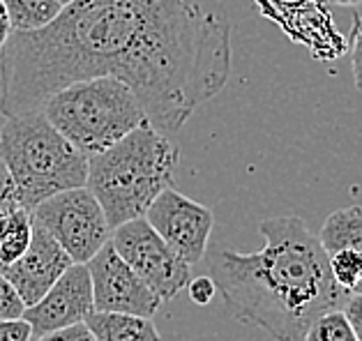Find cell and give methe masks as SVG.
Instances as JSON below:
<instances>
[{
	"mask_svg": "<svg viewBox=\"0 0 362 341\" xmlns=\"http://www.w3.org/2000/svg\"><path fill=\"white\" fill-rule=\"evenodd\" d=\"M14 208H21L19 205V198H16L14 182L10 178V173H7L5 164L0 162V215L12 213Z\"/></svg>",
	"mask_w": 362,
	"mask_h": 341,
	"instance_id": "603a6c76",
	"label": "cell"
},
{
	"mask_svg": "<svg viewBox=\"0 0 362 341\" xmlns=\"http://www.w3.org/2000/svg\"><path fill=\"white\" fill-rule=\"evenodd\" d=\"M319 242L325 253L337 249H356L362 253V208L349 205L334 210L323 224Z\"/></svg>",
	"mask_w": 362,
	"mask_h": 341,
	"instance_id": "4fadbf2b",
	"label": "cell"
},
{
	"mask_svg": "<svg viewBox=\"0 0 362 341\" xmlns=\"http://www.w3.org/2000/svg\"><path fill=\"white\" fill-rule=\"evenodd\" d=\"M30 217L74 263H88L111 238V226L100 201L86 185L47 196L30 210Z\"/></svg>",
	"mask_w": 362,
	"mask_h": 341,
	"instance_id": "8992f818",
	"label": "cell"
},
{
	"mask_svg": "<svg viewBox=\"0 0 362 341\" xmlns=\"http://www.w3.org/2000/svg\"><path fill=\"white\" fill-rule=\"evenodd\" d=\"M305 341H358V337L344 309H330L309 323Z\"/></svg>",
	"mask_w": 362,
	"mask_h": 341,
	"instance_id": "2e32d148",
	"label": "cell"
},
{
	"mask_svg": "<svg viewBox=\"0 0 362 341\" xmlns=\"http://www.w3.org/2000/svg\"><path fill=\"white\" fill-rule=\"evenodd\" d=\"M180 152L150 122L132 129L107 150L88 157L86 187L100 201L111 229L146 217L150 203L173 185Z\"/></svg>",
	"mask_w": 362,
	"mask_h": 341,
	"instance_id": "3957f363",
	"label": "cell"
},
{
	"mask_svg": "<svg viewBox=\"0 0 362 341\" xmlns=\"http://www.w3.org/2000/svg\"><path fill=\"white\" fill-rule=\"evenodd\" d=\"M37 341H95V339H93L90 328H88L83 321V323H74V325H67V328L51 330L47 335H40Z\"/></svg>",
	"mask_w": 362,
	"mask_h": 341,
	"instance_id": "ffe728a7",
	"label": "cell"
},
{
	"mask_svg": "<svg viewBox=\"0 0 362 341\" xmlns=\"http://www.w3.org/2000/svg\"><path fill=\"white\" fill-rule=\"evenodd\" d=\"M58 3H63V5H69V3H72V0H58Z\"/></svg>",
	"mask_w": 362,
	"mask_h": 341,
	"instance_id": "83f0119b",
	"label": "cell"
},
{
	"mask_svg": "<svg viewBox=\"0 0 362 341\" xmlns=\"http://www.w3.org/2000/svg\"><path fill=\"white\" fill-rule=\"evenodd\" d=\"M330 275L344 291L358 293L362 286V253L356 249H337L328 253Z\"/></svg>",
	"mask_w": 362,
	"mask_h": 341,
	"instance_id": "e0dca14e",
	"label": "cell"
},
{
	"mask_svg": "<svg viewBox=\"0 0 362 341\" xmlns=\"http://www.w3.org/2000/svg\"><path fill=\"white\" fill-rule=\"evenodd\" d=\"M10 35H12V21H10V14H7L5 3L0 0V51H3V47L7 44Z\"/></svg>",
	"mask_w": 362,
	"mask_h": 341,
	"instance_id": "d4e9b609",
	"label": "cell"
},
{
	"mask_svg": "<svg viewBox=\"0 0 362 341\" xmlns=\"http://www.w3.org/2000/svg\"><path fill=\"white\" fill-rule=\"evenodd\" d=\"M74 261L69 258V253L42 226L33 224L28 249L14 263L0 265V273L10 279L25 307H30L58 282V277Z\"/></svg>",
	"mask_w": 362,
	"mask_h": 341,
	"instance_id": "8fae6325",
	"label": "cell"
},
{
	"mask_svg": "<svg viewBox=\"0 0 362 341\" xmlns=\"http://www.w3.org/2000/svg\"><path fill=\"white\" fill-rule=\"evenodd\" d=\"M187 291H189V300L194 304H199V307H206V304L213 302L217 288H215V282L210 277H197V279H189Z\"/></svg>",
	"mask_w": 362,
	"mask_h": 341,
	"instance_id": "7402d4cb",
	"label": "cell"
},
{
	"mask_svg": "<svg viewBox=\"0 0 362 341\" xmlns=\"http://www.w3.org/2000/svg\"><path fill=\"white\" fill-rule=\"evenodd\" d=\"M33 238V217L30 210L14 208L5 215L3 226V242H0V265L14 263L21 253L28 249Z\"/></svg>",
	"mask_w": 362,
	"mask_h": 341,
	"instance_id": "9a60e30c",
	"label": "cell"
},
{
	"mask_svg": "<svg viewBox=\"0 0 362 341\" xmlns=\"http://www.w3.org/2000/svg\"><path fill=\"white\" fill-rule=\"evenodd\" d=\"M10 14L12 30L30 32L49 25L56 16L63 12V3L58 0H3Z\"/></svg>",
	"mask_w": 362,
	"mask_h": 341,
	"instance_id": "5bb4252c",
	"label": "cell"
},
{
	"mask_svg": "<svg viewBox=\"0 0 362 341\" xmlns=\"http://www.w3.org/2000/svg\"><path fill=\"white\" fill-rule=\"evenodd\" d=\"M0 162L14 182L19 205L25 210L58 191L83 187L88 180V157L42 111L5 118L0 129Z\"/></svg>",
	"mask_w": 362,
	"mask_h": 341,
	"instance_id": "277c9868",
	"label": "cell"
},
{
	"mask_svg": "<svg viewBox=\"0 0 362 341\" xmlns=\"http://www.w3.org/2000/svg\"><path fill=\"white\" fill-rule=\"evenodd\" d=\"M40 111L86 157L141 127L146 109L136 92L116 76H93L67 83L42 102Z\"/></svg>",
	"mask_w": 362,
	"mask_h": 341,
	"instance_id": "5b68a950",
	"label": "cell"
},
{
	"mask_svg": "<svg viewBox=\"0 0 362 341\" xmlns=\"http://www.w3.org/2000/svg\"><path fill=\"white\" fill-rule=\"evenodd\" d=\"M259 233L266 240L259 251H206L208 277L233 321L266 330L275 341H305L309 323L341 309L349 291L332 279L328 253L300 217H272Z\"/></svg>",
	"mask_w": 362,
	"mask_h": 341,
	"instance_id": "7a4b0ae2",
	"label": "cell"
},
{
	"mask_svg": "<svg viewBox=\"0 0 362 341\" xmlns=\"http://www.w3.org/2000/svg\"><path fill=\"white\" fill-rule=\"evenodd\" d=\"M328 3H332V5H358V3H362V0H328Z\"/></svg>",
	"mask_w": 362,
	"mask_h": 341,
	"instance_id": "484cf974",
	"label": "cell"
},
{
	"mask_svg": "<svg viewBox=\"0 0 362 341\" xmlns=\"http://www.w3.org/2000/svg\"><path fill=\"white\" fill-rule=\"evenodd\" d=\"M93 311L95 302L88 265L72 263L37 302L23 309V318L30 323L33 335L40 337L51 330L83 323Z\"/></svg>",
	"mask_w": 362,
	"mask_h": 341,
	"instance_id": "30bf717a",
	"label": "cell"
},
{
	"mask_svg": "<svg viewBox=\"0 0 362 341\" xmlns=\"http://www.w3.org/2000/svg\"><path fill=\"white\" fill-rule=\"evenodd\" d=\"M3 226H5V215H0V242H3Z\"/></svg>",
	"mask_w": 362,
	"mask_h": 341,
	"instance_id": "4316f807",
	"label": "cell"
},
{
	"mask_svg": "<svg viewBox=\"0 0 362 341\" xmlns=\"http://www.w3.org/2000/svg\"><path fill=\"white\" fill-rule=\"evenodd\" d=\"M95 341H162L153 318L118 311H93L86 318Z\"/></svg>",
	"mask_w": 362,
	"mask_h": 341,
	"instance_id": "7c38bea8",
	"label": "cell"
},
{
	"mask_svg": "<svg viewBox=\"0 0 362 341\" xmlns=\"http://www.w3.org/2000/svg\"><path fill=\"white\" fill-rule=\"evenodd\" d=\"M146 220L185 263L197 265L206 258L215 226V217L206 205L166 187L146 210Z\"/></svg>",
	"mask_w": 362,
	"mask_h": 341,
	"instance_id": "ba28073f",
	"label": "cell"
},
{
	"mask_svg": "<svg viewBox=\"0 0 362 341\" xmlns=\"http://www.w3.org/2000/svg\"><path fill=\"white\" fill-rule=\"evenodd\" d=\"M351 72L356 90L362 95V16L356 21L351 32Z\"/></svg>",
	"mask_w": 362,
	"mask_h": 341,
	"instance_id": "d6986e66",
	"label": "cell"
},
{
	"mask_svg": "<svg viewBox=\"0 0 362 341\" xmlns=\"http://www.w3.org/2000/svg\"><path fill=\"white\" fill-rule=\"evenodd\" d=\"M93 76L125 81L155 129H180L231 76L222 0H72L44 28L12 30L0 51V116L40 111Z\"/></svg>",
	"mask_w": 362,
	"mask_h": 341,
	"instance_id": "6da1fadb",
	"label": "cell"
},
{
	"mask_svg": "<svg viewBox=\"0 0 362 341\" xmlns=\"http://www.w3.org/2000/svg\"><path fill=\"white\" fill-rule=\"evenodd\" d=\"M113 249L125 258V263L144 279L148 288L162 302H169L189 284V263L166 244L146 217L129 220L111 229Z\"/></svg>",
	"mask_w": 362,
	"mask_h": 341,
	"instance_id": "52a82bcc",
	"label": "cell"
},
{
	"mask_svg": "<svg viewBox=\"0 0 362 341\" xmlns=\"http://www.w3.org/2000/svg\"><path fill=\"white\" fill-rule=\"evenodd\" d=\"M341 309H344V313H346V318L351 321L358 341H362V293H349Z\"/></svg>",
	"mask_w": 362,
	"mask_h": 341,
	"instance_id": "cb8c5ba5",
	"label": "cell"
},
{
	"mask_svg": "<svg viewBox=\"0 0 362 341\" xmlns=\"http://www.w3.org/2000/svg\"><path fill=\"white\" fill-rule=\"evenodd\" d=\"M86 265L90 273L95 311H118L153 318L162 307L160 297L125 263V258H120L111 240L104 242Z\"/></svg>",
	"mask_w": 362,
	"mask_h": 341,
	"instance_id": "9c48e42d",
	"label": "cell"
},
{
	"mask_svg": "<svg viewBox=\"0 0 362 341\" xmlns=\"http://www.w3.org/2000/svg\"><path fill=\"white\" fill-rule=\"evenodd\" d=\"M358 293H362V286H360V288H358Z\"/></svg>",
	"mask_w": 362,
	"mask_h": 341,
	"instance_id": "f1b7e54d",
	"label": "cell"
},
{
	"mask_svg": "<svg viewBox=\"0 0 362 341\" xmlns=\"http://www.w3.org/2000/svg\"><path fill=\"white\" fill-rule=\"evenodd\" d=\"M23 309L25 304L16 293V288L0 273V318H19L23 316Z\"/></svg>",
	"mask_w": 362,
	"mask_h": 341,
	"instance_id": "ac0fdd59",
	"label": "cell"
},
{
	"mask_svg": "<svg viewBox=\"0 0 362 341\" xmlns=\"http://www.w3.org/2000/svg\"><path fill=\"white\" fill-rule=\"evenodd\" d=\"M33 328L23 316L0 318V341H30Z\"/></svg>",
	"mask_w": 362,
	"mask_h": 341,
	"instance_id": "44dd1931",
	"label": "cell"
}]
</instances>
